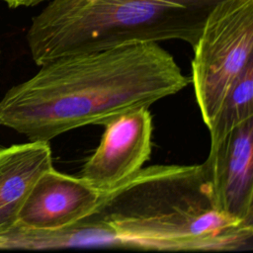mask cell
<instances>
[{"instance_id": "4", "label": "cell", "mask_w": 253, "mask_h": 253, "mask_svg": "<svg viewBox=\"0 0 253 253\" xmlns=\"http://www.w3.org/2000/svg\"><path fill=\"white\" fill-rule=\"evenodd\" d=\"M193 51L191 82L209 128L234 81L253 62V0L217 2Z\"/></svg>"}, {"instance_id": "9", "label": "cell", "mask_w": 253, "mask_h": 253, "mask_svg": "<svg viewBox=\"0 0 253 253\" xmlns=\"http://www.w3.org/2000/svg\"><path fill=\"white\" fill-rule=\"evenodd\" d=\"M253 118V62L237 77L209 127L211 144L219 142L232 129Z\"/></svg>"}, {"instance_id": "3", "label": "cell", "mask_w": 253, "mask_h": 253, "mask_svg": "<svg viewBox=\"0 0 253 253\" xmlns=\"http://www.w3.org/2000/svg\"><path fill=\"white\" fill-rule=\"evenodd\" d=\"M216 3L51 0L33 18L27 42L38 65L65 55L138 42L179 40L193 48Z\"/></svg>"}, {"instance_id": "8", "label": "cell", "mask_w": 253, "mask_h": 253, "mask_svg": "<svg viewBox=\"0 0 253 253\" xmlns=\"http://www.w3.org/2000/svg\"><path fill=\"white\" fill-rule=\"evenodd\" d=\"M52 167L48 142L30 141L0 149V236L17 225L32 187Z\"/></svg>"}, {"instance_id": "1", "label": "cell", "mask_w": 253, "mask_h": 253, "mask_svg": "<svg viewBox=\"0 0 253 253\" xmlns=\"http://www.w3.org/2000/svg\"><path fill=\"white\" fill-rule=\"evenodd\" d=\"M22 246L250 251L253 224L217 211L204 163L154 165L101 191L92 211L72 225L55 231L24 230Z\"/></svg>"}, {"instance_id": "2", "label": "cell", "mask_w": 253, "mask_h": 253, "mask_svg": "<svg viewBox=\"0 0 253 253\" xmlns=\"http://www.w3.org/2000/svg\"><path fill=\"white\" fill-rule=\"evenodd\" d=\"M0 101V126L30 141L52 138L126 112L149 108L191 82L158 42L57 57Z\"/></svg>"}, {"instance_id": "6", "label": "cell", "mask_w": 253, "mask_h": 253, "mask_svg": "<svg viewBox=\"0 0 253 253\" xmlns=\"http://www.w3.org/2000/svg\"><path fill=\"white\" fill-rule=\"evenodd\" d=\"M204 166L217 211L253 224V118L211 144Z\"/></svg>"}, {"instance_id": "5", "label": "cell", "mask_w": 253, "mask_h": 253, "mask_svg": "<svg viewBox=\"0 0 253 253\" xmlns=\"http://www.w3.org/2000/svg\"><path fill=\"white\" fill-rule=\"evenodd\" d=\"M104 126L100 143L83 164L79 176L99 191L109 190L138 172L152 149L149 108L121 114Z\"/></svg>"}, {"instance_id": "10", "label": "cell", "mask_w": 253, "mask_h": 253, "mask_svg": "<svg viewBox=\"0 0 253 253\" xmlns=\"http://www.w3.org/2000/svg\"><path fill=\"white\" fill-rule=\"evenodd\" d=\"M4 1L10 8H17V7H29L38 5L46 0H2Z\"/></svg>"}, {"instance_id": "11", "label": "cell", "mask_w": 253, "mask_h": 253, "mask_svg": "<svg viewBox=\"0 0 253 253\" xmlns=\"http://www.w3.org/2000/svg\"><path fill=\"white\" fill-rule=\"evenodd\" d=\"M174 1L192 3V2H219V1H221V0H174Z\"/></svg>"}, {"instance_id": "7", "label": "cell", "mask_w": 253, "mask_h": 253, "mask_svg": "<svg viewBox=\"0 0 253 253\" xmlns=\"http://www.w3.org/2000/svg\"><path fill=\"white\" fill-rule=\"evenodd\" d=\"M101 191L80 177L56 171L42 173L32 187L17 225L35 231H55L72 225L95 208Z\"/></svg>"}]
</instances>
